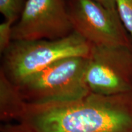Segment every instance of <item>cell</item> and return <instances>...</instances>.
Returning <instances> with one entry per match:
<instances>
[{"instance_id": "6da1fadb", "label": "cell", "mask_w": 132, "mask_h": 132, "mask_svg": "<svg viewBox=\"0 0 132 132\" xmlns=\"http://www.w3.org/2000/svg\"><path fill=\"white\" fill-rule=\"evenodd\" d=\"M20 121L34 132H132V90L110 95L89 92L69 102L27 103Z\"/></svg>"}, {"instance_id": "7a4b0ae2", "label": "cell", "mask_w": 132, "mask_h": 132, "mask_svg": "<svg viewBox=\"0 0 132 132\" xmlns=\"http://www.w3.org/2000/svg\"><path fill=\"white\" fill-rule=\"evenodd\" d=\"M90 50L89 43L75 31L57 40H12L1 54L0 70L18 85L61 59L87 57Z\"/></svg>"}, {"instance_id": "3957f363", "label": "cell", "mask_w": 132, "mask_h": 132, "mask_svg": "<svg viewBox=\"0 0 132 132\" xmlns=\"http://www.w3.org/2000/svg\"><path fill=\"white\" fill-rule=\"evenodd\" d=\"M87 65V57H66L29 76L17 86L29 104L77 100L90 92L86 81Z\"/></svg>"}, {"instance_id": "277c9868", "label": "cell", "mask_w": 132, "mask_h": 132, "mask_svg": "<svg viewBox=\"0 0 132 132\" xmlns=\"http://www.w3.org/2000/svg\"><path fill=\"white\" fill-rule=\"evenodd\" d=\"M86 81L90 92L110 95L132 90V49L90 45Z\"/></svg>"}, {"instance_id": "5b68a950", "label": "cell", "mask_w": 132, "mask_h": 132, "mask_svg": "<svg viewBox=\"0 0 132 132\" xmlns=\"http://www.w3.org/2000/svg\"><path fill=\"white\" fill-rule=\"evenodd\" d=\"M67 4L73 31L90 45L132 49V40L118 13L94 0H67Z\"/></svg>"}, {"instance_id": "8992f818", "label": "cell", "mask_w": 132, "mask_h": 132, "mask_svg": "<svg viewBox=\"0 0 132 132\" xmlns=\"http://www.w3.org/2000/svg\"><path fill=\"white\" fill-rule=\"evenodd\" d=\"M73 32L67 0H28L12 29V40H57Z\"/></svg>"}, {"instance_id": "52a82bcc", "label": "cell", "mask_w": 132, "mask_h": 132, "mask_svg": "<svg viewBox=\"0 0 132 132\" xmlns=\"http://www.w3.org/2000/svg\"><path fill=\"white\" fill-rule=\"evenodd\" d=\"M27 102L19 86L0 70V120L1 123L19 122L25 113Z\"/></svg>"}, {"instance_id": "ba28073f", "label": "cell", "mask_w": 132, "mask_h": 132, "mask_svg": "<svg viewBox=\"0 0 132 132\" xmlns=\"http://www.w3.org/2000/svg\"><path fill=\"white\" fill-rule=\"evenodd\" d=\"M28 0H0V12L4 20H12L16 23Z\"/></svg>"}, {"instance_id": "9c48e42d", "label": "cell", "mask_w": 132, "mask_h": 132, "mask_svg": "<svg viewBox=\"0 0 132 132\" xmlns=\"http://www.w3.org/2000/svg\"><path fill=\"white\" fill-rule=\"evenodd\" d=\"M116 4L122 23L132 40V0H116Z\"/></svg>"}, {"instance_id": "30bf717a", "label": "cell", "mask_w": 132, "mask_h": 132, "mask_svg": "<svg viewBox=\"0 0 132 132\" xmlns=\"http://www.w3.org/2000/svg\"><path fill=\"white\" fill-rule=\"evenodd\" d=\"M15 23L4 20L0 24V53L1 55L8 48L12 41V29Z\"/></svg>"}, {"instance_id": "8fae6325", "label": "cell", "mask_w": 132, "mask_h": 132, "mask_svg": "<svg viewBox=\"0 0 132 132\" xmlns=\"http://www.w3.org/2000/svg\"><path fill=\"white\" fill-rule=\"evenodd\" d=\"M0 132H34L29 125L22 121L4 123L0 126Z\"/></svg>"}, {"instance_id": "7c38bea8", "label": "cell", "mask_w": 132, "mask_h": 132, "mask_svg": "<svg viewBox=\"0 0 132 132\" xmlns=\"http://www.w3.org/2000/svg\"><path fill=\"white\" fill-rule=\"evenodd\" d=\"M94 1L110 11L118 13L116 9V0H94Z\"/></svg>"}]
</instances>
